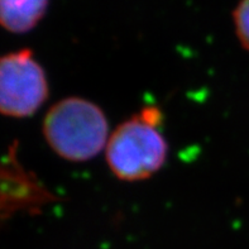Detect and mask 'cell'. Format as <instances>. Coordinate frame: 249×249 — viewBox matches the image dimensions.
<instances>
[{
  "mask_svg": "<svg viewBox=\"0 0 249 249\" xmlns=\"http://www.w3.org/2000/svg\"><path fill=\"white\" fill-rule=\"evenodd\" d=\"M163 114L145 107L110 133L105 158L111 174L124 182H139L155 176L167 161L168 144L160 126Z\"/></svg>",
  "mask_w": 249,
  "mask_h": 249,
  "instance_id": "obj_1",
  "label": "cell"
},
{
  "mask_svg": "<svg viewBox=\"0 0 249 249\" xmlns=\"http://www.w3.org/2000/svg\"><path fill=\"white\" fill-rule=\"evenodd\" d=\"M44 141L52 151L69 162H86L107 148L109 122L100 107L80 96L58 100L42 122Z\"/></svg>",
  "mask_w": 249,
  "mask_h": 249,
  "instance_id": "obj_2",
  "label": "cell"
},
{
  "mask_svg": "<svg viewBox=\"0 0 249 249\" xmlns=\"http://www.w3.org/2000/svg\"><path fill=\"white\" fill-rule=\"evenodd\" d=\"M50 95L46 71L28 48L0 56V115L28 118Z\"/></svg>",
  "mask_w": 249,
  "mask_h": 249,
  "instance_id": "obj_3",
  "label": "cell"
},
{
  "mask_svg": "<svg viewBox=\"0 0 249 249\" xmlns=\"http://www.w3.org/2000/svg\"><path fill=\"white\" fill-rule=\"evenodd\" d=\"M17 144L0 160V219L10 218L17 213L39 214L47 205L57 201L35 174L25 170L17 156Z\"/></svg>",
  "mask_w": 249,
  "mask_h": 249,
  "instance_id": "obj_4",
  "label": "cell"
},
{
  "mask_svg": "<svg viewBox=\"0 0 249 249\" xmlns=\"http://www.w3.org/2000/svg\"><path fill=\"white\" fill-rule=\"evenodd\" d=\"M50 0H0V27L23 35L35 29L47 13Z\"/></svg>",
  "mask_w": 249,
  "mask_h": 249,
  "instance_id": "obj_5",
  "label": "cell"
},
{
  "mask_svg": "<svg viewBox=\"0 0 249 249\" xmlns=\"http://www.w3.org/2000/svg\"><path fill=\"white\" fill-rule=\"evenodd\" d=\"M235 36L240 46L249 52V0H239L233 10Z\"/></svg>",
  "mask_w": 249,
  "mask_h": 249,
  "instance_id": "obj_6",
  "label": "cell"
}]
</instances>
